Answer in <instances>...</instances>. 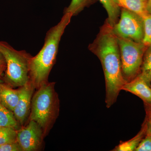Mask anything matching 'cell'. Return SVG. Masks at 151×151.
Returning a JSON list of instances; mask_svg holds the SVG:
<instances>
[{
    "mask_svg": "<svg viewBox=\"0 0 151 151\" xmlns=\"http://www.w3.org/2000/svg\"><path fill=\"white\" fill-rule=\"evenodd\" d=\"M89 48L99 58L103 66L106 86L105 102L107 108H110L116 102L127 82L122 75L118 39L107 20Z\"/></svg>",
    "mask_w": 151,
    "mask_h": 151,
    "instance_id": "6da1fadb",
    "label": "cell"
},
{
    "mask_svg": "<svg viewBox=\"0 0 151 151\" xmlns=\"http://www.w3.org/2000/svg\"><path fill=\"white\" fill-rule=\"evenodd\" d=\"M72 14L65 13L59 22L47 33L43 47L29 63L30 80L35 88L48 82L49 75L56 60L58 46L65 28L70 22Z\"/></svg>",
    "mask_w": 151,
    "mask_h": 151,
    "instance_id": "7a4b0ae2",
    "label": "cell"
},
{
    "mask_svg": "<svg viewBox=\"0 0 151 151\" xmlns=\"http://www.w3.org/2000/svg\"><path fill=\"white\" fill-rule=\"evenodd\" d=\"M54 82H47L37 89L32 100L30 120L36 122L45 135L57 117L59 111L58 97Z\"/></svg>",
    "mask_w": 151,
    "mask_h": 151,
    "instance_id": "3957f363",
    "label": "cell"
},
{
    "mask_svg": "<svg viewBox=\"0 0 151 151\" xmlns=\"http://www.w3.org/2000/svg\"><path fill=\"white\" fill-rule=\"evenodd\" d=\"M0 51L5 60V79L9 85L22 87L30 81L29 63L32 56L25 51H18L8 44L0 42Z\"/></svg>",
    "mask_w": 151,
    "mask_h": 151,
    "instance_id": "277c9868",
    "label": "cell"
},
{
    "mask_svg": "<svg viewBox=\"0 0 151 151\" xmlns=\"http://www.w3.org/2000/svg\"><path fill=\"white\" fill-rule=\"evenodd\" d=\"M117 39L122 75L127 83L133 80L140 73L143 56L147 46L142 42L128 39L118 37Z\"/></svg>",
    "mask_w": 151,
    "mask_h": 151,
    "instance_id": "5b68a950",
    "label": "cell"
},
{
    "mask_svg": "<svg viewBox=\"0 0 151 151\" xmlns=\"http://www.w3.org/2000/svg\"><path fill=\"white\" fill-rule=\"evenodd\" d=\"M119 18L113 27V32L116 37L142 42L144 35L143 18L124 8H122Z\"/></svg>",
    "mask_w": 151,
    "mask_h": 151,
    "instance_id": "8992f818",
    "label": "cell"
},
{
    "mask_svg": "<svg viewBox=\"0 0 151 151\" xmlns=\"http://www.w3.org/2000/svg\"><path fill=\"white\" fill-rule=\"evenodd\" d=\"M45 136L40 126L30 120L26 127L17 130V141L22 151H34L40 149Z\"/></svg>",
    "mask_w": 151,
    "mask_h": 151,
    "instance_id": "52a82bcc",
    "label": "cell"
},
{
    "mask_svg": "<svg viewBox=\"0 0 151 151\" xmlns=\"http://www.w3.org/2000/svg\"><path fill=\"white\" fill-rule=\"evenodd\" d=\"M21 88L20 96L13 112L19 124L23 126L29 116L33 93L35 88L30 80Z\"/></svg>",
    "mask_w": 151,
    "mask_h": 151,
    "instance_id": "ba28073f",
    "label": "cell"
},
{
    "mask_svg": "<svg viewBox=\"0 0 151 151\" xmlns=\"http://www.w3.org/2000/svg\"><path fill=\"white\" fill-rule=\"evenodd\" d=\"M122 90L139 97L145 105H151V87L139 74L132 81L124 84Z\"/></svg>",
    "mask_w": 151,
    "mask_h": 151,
    "instance_id": "9c48e42d",
    "label": "cell"
},
{
    "mask_svg": "<svg viewBox=\"0 0 151 151\" xmlns=\"http://www.w3.org/2000/svg\"><path fill=\"white\" fill-rule=\"evenodd\" d=\"M21 90V87L14 89L8 85L0 84V103L13 112L20 96Z\"/></svg>",
    "mask_w": 151,
    "mask_h": 151,
    "instance_id": "30bf717a",
    "label": "cell"
},
{
    "mask_svg": "<svg viewBox=\"0 0 151 151\" xmlns=\"http://www.w3.org/2000/svg\"><path fill=\"white\" fill-rule=\"evenodd\" d=\"M147 128V122L145 118L142 128L137 135L131 139L125 142L121 141L118 146H116L112 151H135L139 144L145 137Z\"/></svg>",
    "mask_w": 151,
    "mask_h": 151,
    "instance_id": "8fae6325",
    "label": "cell"
},
{
    "mask_svg": "<svg viewBox=\"0 0 151 151\" xmlns=\"http://www.w3.org/2000/svg\"><path fill=\"white\" fill-rule=\"evenodd\" d=\"M120 7L137 14L143 18L148 14L147 0H116Z\"/></svg>",
    "mask_w": 151,
    "mask_h": 151,
    "instance_id": "7c38bea8",
    "label": "cell"
},
{
    "mask_svg": "<svg viewBox=\"0 0 151 151\" xmlns=\"http://www.w3.org/2000/svg\"><path fill=\"white\" fill-rule=\"evenodd\" d=\"M105 8L108 15V21L113 27L118 22L121 14V7L116 0H99Z\"/></svg>",
    "mask_w": 151,
    "mask_h": 151,
    "instance_id": "4fadbf2b",
    "label": "cell"
},
{
    "mask_svg": "<svg viewBox=\"0 0 151 151\" xmlns=\"http://www.w3.org/2000/svg\"><path fill=\"white\" fill-rule=\"evenodd\" d=\"M19 124L13 112L0 103V127H11L18 130Z\"/></svg>",
    "mask_w": 151,
    "mask_h": 151,
    "instance_id": "5bb4252c",
    "label": "cell"
},
{
    "mask_svg": "<svg viewBox=\"0 0 151 151\" xmlns=\"http://www.w3.org/2000/svg\"><path fill=\"white\" fill-rule=\"evenodd\" d=\"M139 74L150 85L151 81V45L147 46L144 53Z\"/></svg>",
    "mask_w": 151,
    "mask_h": 151,
    "instance_id": "9a60e30c",
    "label": "cell"
},
{
    "mask_svg": "<svg viewBox=\"0 0 151 151\" xmlns=\"http://www.w3.org/2000/svg\"><path fill=\"white\" fill-rule=\"evenodd\" d=\"M17 141V130L11 127H0V145Z\"/></svg>",
    "mask_w": 151,
    "mask_h": 151,
    "instance_id": "2e32d148",
    "label": "cell"
},
{
    "mask_svg": "<svg viewBox=\"0 0 151 151\" xmlns=\"http://www.w3.org/2000/svg\"><path fill=\"white\" fill-rule=\"evenodd\" d=\"M144 25V35L143 44L147 46L151 45V15H147L143 18Z\"/></svg>",
    "mask_w": 151,
    "mask_h": 151,
    "instance_id": "e0dca14e",
    "label": "cell"
},
{
    "mask_svg": "<svg viewBox=\"0 0 151 151\" xmlns=\"http://www.w3.org/2000/svg\"><path fill=\"white\" fill-rule=\"evenodd\" d=\"M88 0H72L66 8L65 13H69L74 16L81 12L87 5Z\"/></svg>",
    "mask_w": 151,
    "mask_h": 151,
    "instance_id": "ac0fdd59",
    "label": "cell"
},
{
    "mask_svg": "<svg viewBox=\"0 0 151 151\" xmlns=\"http://www.w3.org/2000/svg\"><path fill=\"white\" fill-rule=\"evenodd\" d=\"M135 151H151V134L147 131V134Z\"/></svg>",
    "mask_w": 151,
    "mask_h": 151,
    "instance_id": "d6986e66",
    "label": "cell"
},
{
    "mask_svg": "<svg viewBox=\"0 0 151 151\" xmlns=\"http://www.w3.org/2000/svg\"><path fill=\"white\" fill-rule=\"evenodd\" d=\"M0 151H22L17 141L0 145Z\"/></svg>",
    "mask_w": 151,
    "mask_h": 151,
    "instance_id": "ffe728a7",
    "label": "cell"
},
{
    "mask_svg": "<svg viewBox=\"0 0 151 151\" xmlns=\"http://www.w3.org/2000/svg\"><path fill=\"white\" fill-rule=\"evenodd\" d=\"M146 118L147 119V131L151 134V117L146 115Z\"/></svg>",
    "mask_w": 151,
    "mask_h": 151,
    "instance_id": "44dd1931",
    "label": "cell"
},
{
    "mask_svg": "<svg viewBox=\"0 0 151 151\" xmlns=\"http://www.w3.org/2000/svg\"><path fill=\"white\" fill-rule=\"evenodd\" d=\"M6 67L5 60L1 52L0 51V68Z\"/></svg>",
    "mask_w": 151,
    "mask_h": 151,
    "instance_id": "7402d4cb",
    "label": "cell"
},
{
    "mask_svg": "<svg viewBox=\"0 0 151 151\" xmlns=\"http://www.w3.org/2000/svg\"><path fill=\"white\" fill-rule=\"evenodd\" d=\"M147 9L149 14L151 15V0H147Z\"/></svg>",
    "mask_w": 151,
    "mask_h": 151,
    "instance_id": "603a6c76",
    "label": "cell"
},
{
    "mask_svg": "<svg viewBox=\"0 0 151 151\" xmlns=\"http://www.w3.org/2000/svg\"><path fill=\"white\" fill-rule=\"evenodd\" d=\"M145 107L146 115L151 117V105L150 106L145 105Z\"/></svg>",
    "mask_w": 151,
    "mask_h": 151,
    "instance_id": "cb8c5ba5",
    "label": "cell"
},
{
    "mask_svg": "<svg viewBox=\"0 0 151 151\" xmlns=\"http://www.w3.org/2000/svg\"><path fill=\"white\" fill-rule=\"evenodd\" d=\"M5 68H6V67H2L0 68V79H1V76L3 72H4V70H5Z\"/></svg>",
    "mask_w": 151,
    "mask_h": 151,
    "instance_id": "d4e9b609",
    "label": "cell"
},
{
    "mask_svg": "<svg viewBox=\"0 0 151 151\" xmlns=\"http://www.w3.org/2000/svg\"><path fill=\"white\" fill-rule=\"evenodd\" d=\"M150 86L151 87V82H150Z\"/></svg>",
    "mask_w": 151,
    "mask_h": 151,
    "instance_id": "484cf974",
    "label": "cell"
}]
</instances>
